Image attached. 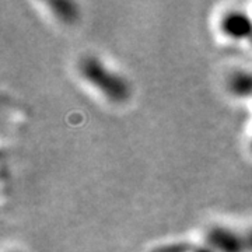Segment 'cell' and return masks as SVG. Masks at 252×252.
Here are the masks:
<instances>
[{
    "mask_svg": "<svg viewBox=\"0 0 252 252\" xmlns=\"http://www.w3.org/2000/svg\"><path fill=\"white\" fill-rule=\"evenodd\" d=\"M80 73L99 93L114 102H124L130 95V86L125 77L108 69L94 56L84 58L80 62Z\"/></svg>",
    "mask_w": 252,
    "mask_h": 252,
    "instance_id": "obj_1",
    "label": "cell"
},
{
    "mask_svg": "<svg viewBox=\"0 0 252 252\" xmlns=\"http://www.w3.org/2000/svg\"><path fill=\"white\" fill-rule=\"evenodd\" d=\"M207 243L217 252H250L247 234H240L224 227L212 228L207 234Z\"/></svg>",
    "mask_w": 252,
    "mask_h": 252,
    "instance_id": "obj_2",
    "label": "cell"
},
{
    "mask_svg": "<svg viewBox=\"0 0 252 252\" xmlns=\"http://www.w3.org/2000/svg\"><path fill=\"white\" fill-rule=\"evenodd\" d=\"M221 31L224 32V35L233 39H243L247 36H252L251 18L241 11L228 13L221 20Z\"/></svg>",
    "mask_w": 252,
    "mask_h": 252,
    "instance_id": "obj_3",
    "label": "cell"
},
{
    "mask_svg": "<svg viewBox=\"0 0 252 252\" xmlns=\"http://www.w3.org/2000/svg\"><path fill=\"white\" fill-rule=\"evenodd\" d=\"M230 91L237 97H251L252 95V73L237 72L228 81Z\"/></svg>",
    "mask_w": 252,
    "mask_h": 252,
    "instance_id": "obj_4",
    "label": "cell"
},
{
    "mask_svg": "<svg viewBox=\"0 0 252 252\" xmlns=\"http://www.w3.org/2000/svg\"><path fill=\"white\" fill-rule=\"evenodd\" d=\"M51 7L54 9L55 14L63 21H74L77 17V10L74 3L56 1V3H51Z\"/></svg>",
    "mask_w": 252,
    "mask_h": 252,
    "instance_id": "obj_5",
    "label": "cell"
},
{
    "mask_svg": "<svg viewBox=\"0 0 252 252\" xmlns=\"http://www.w3.org/2000/svg\"><path fill=\"white\" fill-rule=\"evenodd\" d=\"M247 241H248V251L252 252V231L247 234Z\"/></svg>",
    "mask_w": 252,
    "mask_h": 252,
    "instance_id": "obj_6",
    "label": "cell"
}]
</instances>
